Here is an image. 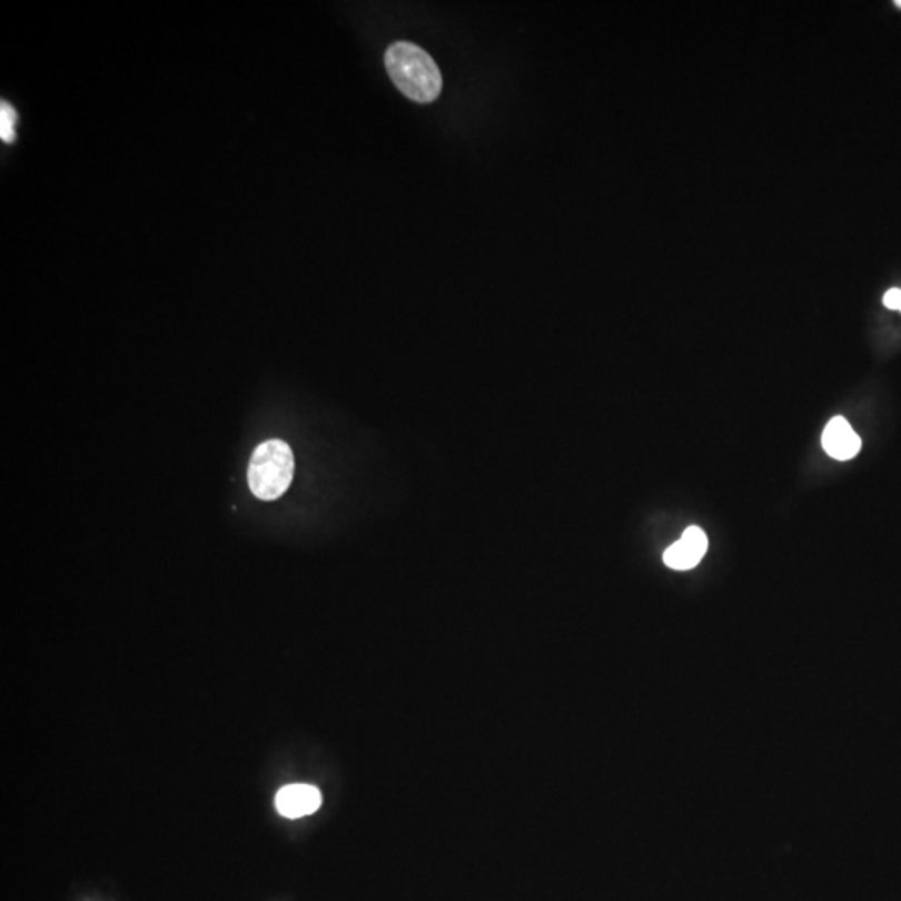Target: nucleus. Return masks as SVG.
Masks as SVG:
<instances>
[{"label":"nucleus","instance_id":"f257e3e1","mask_svg":"<svg viewBox=\"0 0 901 901\" xmlns=\"http://www.w3.org/2000/svg\"><path fill=\"white\" fill-rule=\"evenodd\" d=\"M394 86L417 103H429L439 97L443 76L433 57L410 42H396L384 56Z\"/></svg>","mask_w":901,"mask_h":901},{"label":"nucleus","instance_id":"f03ea898","mask_svg":"<svg viewBox=\"0 0 901 901\" xmlns=\"http://www.w3.org/2000/svg\"><path fill=\"white\" fill-rule=\"evenodd\" d=\"M294 476V454L289 444L269 439L259 444L250 457L247 483L260 501H274L289 489Z\"/></svg>","mask_w":901,"mask_h":901},{"label":"nucleus","instance_id":"7ed1b4c3","mask_svg":"<svg viewBox=\"0 0 901 901\" xmlns=\"http://www.w3.org/2000/svg\"><path fill=\"white\" fill-rule=\"evenodd\" d=\"M707 549V537L703 529L696 526H690L684 531L680 541L671 544L664 551V563L673 570L686 571L696 566L701 557L704 556Z\"/></svg>","mask_w":901,"mask_h":901},{"label":"nucleus","instance_id":"20e7f679","mask_svg":"<svg viewBox=\"0 0 901 901\" xmlns=\"http://www.w3.org/2000/svg\"><path fill=\"white\" fill-rule=\"evenodd\" d=\"M823 449L833 459L848 461L860 453L861 439L844 417H833L823 430Z\"/></svg>","mask_w":901,"mask_h":901},{"label":"nucleus","instance_id":"39448f33","mask_svg":"<svg viewBox=\"0 0 901 901\" xmlns=\"http://www.w3.org/2000/svg\"><path fill=\"white\" fill-rule=\"evenodd\" d=\"M323 798L319 790L310 784H289L277 793L276 806L283 816L300 818L319 810Z\"/></svg>","mask_w":901,"mask_h":901},{"label":"nucleus","instance_id":"423d86ee","mask_svg":"<svg viewBox=\"0 0 901 901\" xmlns=\"http://www.w3.org/2000/svg\"><path fill=\"white\" fill-rule=\"evenodd\" d=\"M17 112L9 102L2 100L0 103V136L6 143L16 140Z\"/></svg>","mask_w":901,"mask_h":901},{"label":"nucleus","instance_id":"0eeeda50","mask_svg":"<svg viewBox=\"0 0 901 901\" xmlns=\"http://www.w3.org/2000/svg\"><path fill=\"white\" fill-rule=\"evenodd\" d=\"M901 303V289H893L887 290L883 297V304L888 307V309H900Z\"/></svg>","mask_w":901,"mask_h":901},{"label":"nucleus","instance_id":"6e6552de","mask_svg":"<svg viewBox=\"0 0 901 901\" xmlns=\"http://www.w3.org/2000/svg\"><path fill=\"white\" fill-rule=\"evenodd\" d=\"M894 6L900 7L901 9V0H897V2H894Z\"/></svg>","mask_w":901,"mask_h":901},{"label":"nucleus","instance_id":"1a4fd4ad","mask_svg":"<svg viewBox=\"0 0 901 901\" xmlns=\"http://www.w3.org/2000/svg\"><path fill=\"white\" fill-rule=\"evenodd\" d=\"M898 310H901V303H900V309H898Z\"/></svg>","mask_w":901,"mask_h":901}]
</instances>
